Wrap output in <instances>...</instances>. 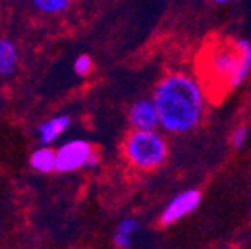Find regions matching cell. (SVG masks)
<instances>
[{"label": "cell", "mask_w": 251, "mask_h": 249, "mask_svg": "<svg viewBox=\"0 0 251 249\" xmlns=\"http://www.w3.org/2000/svg\"><path fill=\"white\" fill-rule=\"evenodd\" d=\"M126 159L133 164L134 168L143 171L161 168L166 162L169 153L168 141L157 131H141L134 129L124 141Z\"/></svg>", "instance_id": "cell-3"}, {"label": "cell", "mask_w": 251, "mask_h": 249, "mask_svg": "<svg viewBox=\"0 0 251 249\" xmlns=\"http://www.w3.org/2000/svg\"><path fill=\"white\" fill-rule=\"evenodd\" d=\"M201 204V192L196 190V188H188V190H183L180 194H176L175 197L166 204V207L161 213V225L168 226L173 225V223L180 222L185 216L192 214L194 211L199 207Z\"/></svg>", "instance_id": "cell-5"}, {"label": "cell", "mask_w": 251, "mask_h": 249, "mask_svg": "<svg viewBox=\"0 0 251 249\" xmlns=\"http://www.w3.org/2000/svg\"><path fill=\"white\" fill-rule=\"evenodd\" d=\"M129 122L134 129L141 131H155L161 127L159 112L153 100H138L129 108Z\"/></svg>", "instance_id": "cell-6"}, {"label": "cell", "mask_w": 251, "mask_h": 249, "mask_svg": "<svg viewBox=\"0 0 251 249\" xmlns=\"http://www.w3.org/2000/svg\"><path fill=\"white\" fill-rule=\"evenodd\" d=\"M33 169L40 173H51L52 169H56V153L49 148H39L33 152L30 159Z\"/></svg>", "instance_id": "cell-10"}, {"label": "cell", "mask_w": 251, "mask_h": 249, "mask_svg": "<svg viewBox=\"0 0 251 249\" xmlns=\"http://www.w3.org/2000/svg\"><path fill=\"white\" fill-rule=\"evenodd\" d=\"M152 100L159 112L161 127L171 134H185L202 121L208 93L197 75L171 72L157 82Z\"/></svg>", "instance_id": "cell-1"}, {"label": "cell", "mask_w": 251, "mask_h": 249, "mask_svg": "<svg viewBox=\"0 0 251 249\" xmlns=\"http://www.w3.org/2000/svg\"><path fill=\"white\" fill-rule=\"evenodd\" d=\"M31 4L46 14H58V12L67 11L72 0H31Z\"/></svg>", "instance_id": "cell-11"}, {"label": "cell", "mask_w": 251, "mask_h": 249, "mask_svg": "<svg viewBox=\"0 0 251 249\" xmlns=\"http://www.w3.org/2000/svg\"><path fill=\"white\" fill-rule=\"evenodd\" d=\"M70 125V119L68 117H54L51 121L44 122L42 125L39 127V140L42 145H49L56 140L58 136H61L65 129Z\"/></svg>", "instance_id": "cell-7"}, {"label": "cell", "mask_w": 251, "mask_h": 249, "mask_svg": "<svg viewBox=\"0 0 251 249\" xmlns=\"http://www.w3.org/2000/svg\"><path fill=\"white\" fill-rule=\"evenodd\" d=\"M138 228H140V225H138L136 220H133V218L122 220L117 225V228H115L114 242L122 249L129 248V246L133 244V239H134V235H136Z\"/></svg>", "instance_id": "cell-9"}, {"label": "cell", "mask_w": 251, "mask_h": 249, "mask_svg": "<svg viewBox=\"0 0 251 249\" xmlns=\"http://www.w3.org/2000/svg\"><path fill=\"white\" fill-rule=\"evenodd\" d=\"M96 164H98V155H94L91 145L84 140L68 141L56 152V169L61 173L75 171L84 166L93 168Z\"/></svg>", "instance_id": "cell-4"}, {"label": "cell", "mask_w": 251, "mask_h": 249, "mask_svg": "<svg viewBox=\"0 0 251 249\" xmlns=\"http://www.w3.org/2000/svg\"><path fill=\"white\" fill-rule=\"evenodd\" d=\"M74 70L77 75H87L93 70V61L87 54H80L74 63Z\"/></svg>", "instance_id": "cell-12"}, {"label": "cell", "mask_w": 251, "mask_h": 249, "mask_svg": "<svg viewBox=\"0 0 251 249\" xmlns=\"http://www.w3.org/2000/svg\"><path fill=\"white\" fill-rule=\"evenodd\" d=\"M230 141H232V145H234L235 148L244 147V143L248 141V127H244V125H239V127H235L234 132H232Z\"/></svg>", "instance_id": "cell-13"}, {"label": "cell", "mask_w": 251, "mask_h": 249, "mask_svg": "<svg viewBox=\"0 0 251 249\" xmlns=\"http://www.w3.org/2000/svg\"><path fill=\"white\" fill-rule=\"evenodd\" d=\"M251 72V44L246 39H222L208 44L199 59L206 93L218 98L239 87Z\"/></svg>", "instance_id": "cell-2"}, {"label": "cell", "mask_w": 251, "mask_h": 249, "mask_svg": "<svg viewBox=\"0 0 251 249\" xmlns=\"http://www.w3.org/2000/svg\"><path fill=\"white\" fill-rule=\"evenodd\" d=\"M209 2H215V4H228L232 0H209Z\"/></svg>", "instance_id": "cell-14"}, {"label": "cell", "mask_w": 251, "mask_h": 249, "mask_svg": "<svg viewBox=\"0 0 251 249\" xmlns=\"http://www.w3.org/2000/svg\"><path fill=\"white\" fill-rule=\"evenodd\" d=\"M18 65V47L12 40L0 39V75H11Z\"/></svg>", "instance_id": "cell-8"}]
</instances>
